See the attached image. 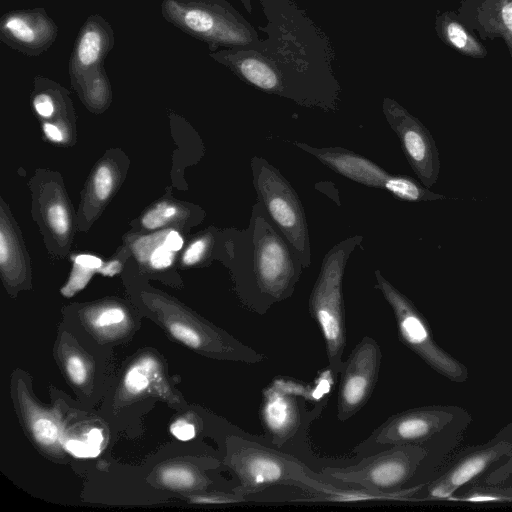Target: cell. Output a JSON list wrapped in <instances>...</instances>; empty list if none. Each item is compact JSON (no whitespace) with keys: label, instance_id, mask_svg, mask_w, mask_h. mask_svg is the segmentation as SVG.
Here are the masks:
<instances>
[{"label":"cell","instance_id":"cell-1","mask_svg":"<svg viewBox=\"0 0 512 512\" xmlns=\"http://www.w3.org/2000/svg\"><path fill=\"white\" fill-rule=\"evenodd\" d=\"M266 38L251 48L209 53L245 83L268 94L326 112L339 109L341 86L330 42L291 0H259Z\"/></svg>","mask_w":512,"mask_h":512},{"label":"cell","instance_id":"cell-31","mask_svg":"<svg viewBox=\"0 0 512 512\" xmlns=\"http://www.w3.org/2000/svg\"><path fill=\"white\" fill-rule=\"evenodd\" d=\"M66 372L76 385H83L88 378V368L84 359L78 354H70L65 360Z\"/></svg>","mask_w":512,"mask_h":512},{"label":"cell","instance_id":"cell-17","mask_svg":"<svg viewBox=\"0 0 512 512\" xmlns=\"http://www.w3.org/2000/svg\"><path fill=\"white\" fill-rule=\"evenodd\" d=\"M436 31L446 45L463 55L484 58L487 54L484 46L450 13H443L437 17Z\"/></svg>","mask_w":512,"mask_h":512},{"label":"cell","instance_id":"cell-30","mask_svg":"<svg viewBox=\"0 0 512 512\" xmlns=\"http://www.w3.org/2000/svg\"><path fill=\"white\" fill-rule=\"evenodd\" d=\"M47 218L52 230L60 236L69 230V218L67 210L60 203H55L48 208Z\"/></svg>","mask_w":512,"mask_h":512},{"label":"cell","instance_id":"cell-34","mask_svg":"<svg viewBox=\"0 0 512 512\" xmlns=\"http://www.w3.org/2000/svg\"><path fill=\"white\" fill-rule=\"evenodd\" d=\"M64 449L76 458H95L97 457L101 449L90 445L86 439H67L64 442Z\"/></svg>","mask_w":512,"mask_h":512},{"label":"cell","instance_id":"cell-10","mask_svg":"<svg viewBox=\"0 0 512 512\" xmlns=\"http://www.w3.org/2000/svg\"><path fill=\"white\" fill-rule=\"evenodd\" d=\"M511 453L512 444L493 438L484 444L458 449L436 476L417 490L412 501L450 500L460 489L482 479Z\"/></svg>","mask_w":512,"mask_h":512},{"label":"cell","instance_id":"cell-36","mask_svg":"<svg viewBox=\"0 0 512 512\" xmlns=\"http://www.w3.org/2000/svg\"><path fill=\"white\" fill-rule=\"evenodd\" d=\"M171 434L180 441H189L195 437L196 431L192 423L179 419L170 426Z\"/></svg>","mask_w":512,"mask_h":512},{"label":"cell","instance_id":"cell-11","mask_svg":"<svg viewBox=\"0 0 512 512\" xmlns=\"http://www.w3.org/2000/svg\"><path fill=\"white\" fill-rule=\"evenodd\" d=\"M382 111L412 170L425 187H432L440 173V158L430 131L391 98H384Z\"/></svg>","mask_w":512,"mask_h":512},{"label":"cell","instance_id":"cell-19","mask_svg":"<svg viewBox=\"0 0 512 512\" xmlns=\"http://www.w3.org/2000/svg\"><path fill=\"white\" fill-rule=\"evenodd\" d=\"M166 231L138 239L133 244L135 256L141 262L148 263L154 269L169 267L174 259V252L164 243Z\"/></svg>","mask_w":512,"mask_h":512},{"label":"cell","instance_id":"cell-33","mask_svg":"<svg viewBox=\"0 0 512 512\" xmlns=\"http://www.w3.org/2000/svg\"><path fill=\"white\" fill-rule=\"evenodd\" d=\"M212 239L210 236H205L195 240L187 248L183 255V263L185 265H194L201 261L208 252Z\"/></svg>","mask_w":512,"mask_h":512},{"label":"cell","instance_id":"cell-24","mask_svg":"<svg viewBox=\"0 0 512 512\" xmlns=\"http://www.w3.org/2000/svg\"><path fill=\"white\" fill-rule=\"evenodd\" d=\"M159 368L152 358H144L135 362L126 372L124 377V388L130 395L144 393L156 378Z\"/></svg>","mask_w":512,"mask_h":512},{"label":"cell","instance_id":"cell-27","mask_svg":"<svg viewBox=\"0 0 512 512\" xmlns=\"http://www.w3.org/2000/svg\"><path fill=\"white\" fill-rule=\"evenodd\" d=\"M126 321L125 312L119 307H106L90 318L91 325L100 332H110Z\"/></svg>","mask_w":512,"mask_h":512},{"label":"cell","instance_id":"cell-20","mask_svg":"<svg viewBox=\"0 0 512 512\" xmlns=\"http://www.w3.org/2000/svg\"><path fill=\"white\" fill-rule=\"evenodd\" d=\"M385 190L395 198L408 202L443 200L446 197L422 186L418 181L407 175H390L385 183Z\"/></svg>","mask_w":512,"mask_h":512},{"label":"cell","instance_id":"cell-26","mask_svg":"<svg viewBox=\"0 0 512 512\" xmlns=\"http://www.w3.org/2000/svg\"><path fill=\"white\" fill-rule=\"evenodd\" d=\"M159 476L161 483L171 489H191L199 482L192 469L180 465L163 468Z\"/></svg>","mask_w":512,"mask_h":512},{"label":"cell","instance_id":"cell-15","mask_svg":"<svg viewBox=\"0 0 512 512\" xmlns=\"http://www.w3.org/2000/svg\"><path fill=\"white\" fill-rule=\"evenodd\" d=\"M293 144L336 173L371 188L384 189L391 175L368 158L342 147L315 148L301 142Z\"/></svg>","mask_w":512,"mask_h":512},{"label":"cell","instance_id":"cell-28","mask_svg":"<svg viewBox=\"0 0 512 512\" xmlns=\"http://www.w3.org/2000/svg\"><path fill=\"white\" fill-rule=\"evenodd\" d=\"M177 214V208L168 203H160L148 211L142 218L147 229H157L167 224Z\"/></svg>","mask_w":512,"mask_h":512},{"label":"cell","instance_id":"cell-5","mask_svg":"<svg viewBox=\"0 0 512 512\" xmlns=\"http://www.w3.org/2000/svg\"><path fill=\"white\" fill-rule=\"evenodd\" d=\"M160 12L165 21L206 43L210 52L251 48L260 39L227 0H162Z\"/></svg>","mask_w":512,"mask_h":512},{"label":"cell","instance_id":"cell-35","mask_svg":"<svg viewBox=\"0 0 512 512\" xmlns=\"http://www.w3.org/2000/svg\"><path fill=\"white\" fill-rule=\"evenodd\" d=\"M512 478V453L511 455L496 468L492 469L482 479L477 482L483 484H503Z\"/></svg>","mask_w":512,"mask_h":512},{"label":"cell","instance_id":"cell-37","mask_svg":"<svg viewBox=\"0 0 512 512\" xmlns=\"http://www.w3.org/2000/svg\"><path fill=\"white\" fill-rule=\"evenodd\" d=\"M193 503L200 504H228V503H237L244 501V497L236 495H205V496H194L191 498Z\"/></svg>","mask_w":512,"mask_h":512},{"label":"cell","instance_id":"cell-25","mask_svg":"<svg viewBox=\"0 0 512 512\" xmlns=\"http://www.w3.org/2000/svg\"><path fill=\"white\" fill-rule=\"evenodd\" d=\"M29 424L33 437L42 446L53 447L59 443V425L51 416L41 412H31Z\"/></svg>","mask_w":512,"mask_h":512},{"label":"cell","instance_id":"cell-41","mask_svg":"<svg viewBox=\"0 0 512 512\" xmlns=\"http://www.w3.org/2000/svg\"><path fill=\"white\" fill-rule=\"evenodd\" d=\"M9 257H10L9 241H8V238L2 228L0 231V264H1V266H4L6 263H8Z\"/></svg>","mask_w":512,"mask_h":512},{"label":"cell","instance_id":"cell-40","mask_svg":"<svg viewBox=\"0 0 512 512\" xmlns=\"http://www.w3.org/2000/svg\"><path fill=\"white\" fill-rule=\"evenodd\" d=\"M85 439L87 442L92 445L93 447H96L98 449L102 450L103 442H104V436L103 432L99 428H91L86 436Z\"/></svg>","mask_w":512,"mask_h":512},{"label":"cell","instance_id":"cell-8","mask_svg":"<svg viewBox=\"0 0 512 512\" xmlns=\"http://www.w3.org/2000/svg\"><path fill=\"white\" fill-rule=\"evenodd\" d=\"M252 182L258 201L301 259L303 268L311 265L307 219L301 200L280 171L265 159L251 158Z\"/></svg>","mask_w":512,"mask_h":512},{"label":"cell","instance_id":"cell-4","mask_svg":"<svg viewBox=\"0 0 512 512\" xmlns=\"http://www.w3.org/2000/svg\"><path fill=\"white\" fill-rule=\"evenodd\" d=\"M354 235L334 245L324 256L320 272L308 300L309 312L322 333L329 367L340 374L346 346V322L343 301V277L350 255L362 243Z\"/></svg>","mask_w":512,"mask_h":512},{"label":"cell","instance_id":"cell-6","mask_svg":"<svg viewBox=\"0 0 512 512\" xmlns=\"http://www.w3.org/2000/svg\"><path fill=\"white\" fill-rule=\"evenodd\" d=\"M228 463L238 476L239 496L274 485H289L314 495H326L336 487L314 478L307 467L289 455L265 447L254 440L236 439Z\"/></svg>","mask_w":512,"mask_h":512},{"label":"cell","instance_id":"cell-18","mask_svg":"<svg viewBox=\"0 0 512 512\" xmlns=\"http://www.w3.org/2000/svg\"><path fill=\"white\" fill-rule=\"evenodd\" d=\"M71 84L90 107L102 109L110 102L111 85L104 65L72 78Z\"/></svg>","mask_w":512,"mask_h":512},{"label":"cell","instance_id":"cell-23","mask_svg":"<svg viewBox=\"0 0 512 512\" xmlns=\"http://www.w3.org/2000/svg\"><path fill=\"white\" fill-rule=\"evenodd\" d=\"M34 85L32 106L39 116L49 118L55 113L64 90L58 83L42 76L34 78Z\"/></svg>","mask_w":512,"mask_h":512},{"label":"cell","instance_id":"cell-39","mask_svg":"<svg viewBox=\"0 0 512 512\" xmlns=\"http://www.w3.org/2000/svg\"><path fill=\"white\" fill-rule=\"evenodd\" d=\"M165 245L173 252L179 251L183 246V239L175 230L166 231L164 238Z\"/></svg>","mask_w":512,"mask_h":512},{"label":"cell","instance_id":"cell-46","mask_svg":"<svg viewBox=\"0 0 512 512\" xmlns=\"http://www.w3.org/2000/svg\"><path fill=\"white\" fill-rule=\"evenodd\" d=\"M505 483L512 484V478L506 481Z\"/></svg>","mask_w":512,"mask_h":512},{"label":"cell","instance_id":"cell-45","mask_svg":"<svg viewBox=\"0 0 512 512\" xmlns=\"http://www.w3.org/2000/svg\"><path fill=\"white\" fill-rule=\"evenodd\" d=\"M244 8L249 14H252V4L251 0H240Z\"/></svg>","mask_w":512,"mask_h":512},{"label":"cell","instance_id":"cell-42","mask_svg":"<svg viewBox=\"0 0 512 512\" xmlns=\"http://www.w3.org/2000/svg\"><path fill=\"white\" fill-rule=\"evenodd\" d=\"M43 130L47 138H49L53 142H61L63 140V134L58 126L45 123L43 125Z\"/></svg>","mask_w":512,"mask_h":512},{"label":"cell","instance_id":"cell-29","mask_svg":"<svg viewBox=\"0 0 512 512\" xmlns=\"http://www.w3.org/2000/svg\"><path fill=\"white\" fill-rule=\"evenodd\" d=\"M113 188V175L107 165H101L95 172L93 189L99 200H105L111 194Z\"/></svg>","mask_w":512,"mask_h":512},{"label":"cell","instance_id":"cell-21","mask_svg":"<svg viewBox=\"0 0 512 512\" xmlns=\"http://www.w3.org/2000/svg\"><path fill=\"white\" fill-rule=\"evenodd\" d=\"M450 500L464 502H512V484L471 483L459 490Z\"/></svg>","mask_w":512,"mask_h":512},{"label":"cell","instance_id":"cell-14","mask_svg":"<svg viewBox=\"0 0 512 512\" xmlns=\"http://www.w3.org/2000/svg\"><path fill=\"white\" fill-rule=\"evenodd\" d=\"M114 44L112 25L99 14L88 16L77 33L69 58L70 79L104 65Z\"/></svg>","mask_w":512,"mask_h":512},{"label":"cell","instance_id":"cell-22","mask_svg":"<svg viewBox=\"0 0 512 512\" xmlns=\"http://www.w3.org/2000/svg\"><path fill=\"white\" fill-rule=\"evenodd\" d=\"M489 31L502 36L512 57V0H490L484 4Z\"/></svg>","mask_w":512,"mask_h":512},{"label":"cell","instance_id":"cell-7","mask_svg":"<svg viewBox=\"0 0 512 512\" xmlns=\"http://www.w3.org/2000/svg\"><path fill=\"white\" fill-rule=\"evenodd\" d=\"M428 452L415 444L395 445L373 455L363 457L357 465L347 468L324 469V474L335 480L356 484L378 493H397L420 477L421 484L429 481Z\"/></svg>","mask_w":512,"mask_h":512},{"label":"cell","instance_id":"cell-38","mask_svg":"<svg viewBox=\"0 0 512 512\" xmlns=\"http://www.w3.org/2000/svg\"><path fill=\"white\" fill-rule=\"evenodd\" d=\"M74 263L94 271L98 270L103 264L100 258L88 254L77 255L74 258Z\"/></svg>","mask_w":512,"mask_h":512},{"label":"cell","instance_id":"cell-3","mask_svg":"<svg viewBox=\"0 0 512 512\" xmlns=\"http://www.w3.org/2000/svg\"><path fill=\"white\" fill-rule=\"evenodd\" d=\"M471 422L472 416L459 406L412 408L389 417L355 446L353 452L367 457L395 445H419L428 452L427 468L431 481L459 449Z\"/></svg>","mask_w":512,"mask_h":512},{"label":"cell","instance_id":"cell-43","mask_svg":"<svg viewBox=\"0 0 512 512\" xmlns=\"http://www.w3.org/2000/svg\"><path fill=\"white\" fill-rule=\"evenodd\" d=\"M121 270V263L119 261H110L108 263L102 264V266L97 270L101 274L106 276H113Z\"/></svg>","mask_w":512,"mask_h":512},{"label":"cell","instance_id":"cell-9","mask_svg":"<svg viewBox=\"0 0 512 512\" xmlns=\"http://www.w3.org/2000/svg\"><path fill=\"white\" fill-rule=\"evenodd\" d=\"M375 278V288L393 311L401 341L442 376L455 383L465 382L468 378L466 366L435 342L425 317L413 302L393 286L380 270H375Z\"/></svg>","mask_w":512,"mask_h":512},{"label":"cell","instance_id":"cell-13","mask_svg":"<svg viewBox=\"0 0 512 512\" xmlns=\"http://www.w3.org/2000/svg\"><path fill=\"white\" fill-rule=\"evenodd\" d=\"M58 32V25L43 7L10 10L0 18V41L29 57L48 51Z\"/></svg>","mask_w":512,"mask_h":512},{"label":"cell","instance_id":"cell-32","mask_svg":"<svg viewBox=\"0 0 512 512\" xmlns=\"http://www.w3.org/2000/svg\"><path fill=\"white\" fill-rule=\"evenodd\" d=\"M94 270L84 268L74 263V268L71 273L70 279L67 285L62 289V293L65 296H72L77 291L85 287L90 280Z\"/></svg>","mask_w":512,"mask_h":512},{"label":"cell","instance_id":"cell-12","mask_svg":"<svg viewBox=\"0 0 512 512\" xmlns=\"http://www.w3.org/2000/svg\"><path fill=\"white\" fill-rule=\"evenodd\" d=\"M381 350L370 336H364L353 348L340 372L337 417L346 421L367 403L377 383Z\"/></svg>","mask_w":512,"mask_h":512},{"label":"cell","instance_id":"cell-2","mask_svg":"<svg viewBox=\"0 0 512 512\" xmlns=\"http://www.w3.org/2000/svg\"><path fill=\"white\" fill-rule=\"evenodd\" d=\"M248 227L230 236L231 261L238 294L251 310L264 314L291 297L303 265L295 249L257 201Z\"/></svg>","mask_w":512,"mask_h":512},{"label":"cell","instance_id":"cell-44","mask_svg":"<svg viewBox=\"0 0 512 512\" xmlns=\"http://www.w3.org/2000/svg\"><path fill=\"white\" fill-rule=\"evenodd\" d=\"M493 439L512 444V422L504 426Z\"/></svg>","mask_w":512,"mask_h":512},{"label":"cell","instance_id":"cell-16","mask_svg":"<svg viewBox=\"0 0 512 512\" xmlns=\"http://www.w3.org/2000/svg\"><path fill=\"white\" fill-rule=\"evenodd\" d=\"M304 390L302 385L293 383L273 384L265 393L263 409L264 425L272 442L281 445L292 436L300 424V402L297 394Z\"/></svg>","mask_w":512,"mask_h":512}]
</instances>
